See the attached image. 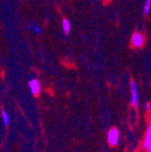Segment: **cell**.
Returning a JSON list of instances; mask_svg holds the SVG:
<instances>
[{"label": "cell", "instance_id": "obj_1", "mask_svg": "<svg viewBox=\"0 0 151 152\" xmlns=\"http://www.w3.org/2000/svg\"><path fill=\"white\" fill-rule=\"evenodd\" d=\"M118 138H119V132H118V130L115 128V127H113V128H111L110 130H109L108 135H107L108 144L111 146V147H114V146L117 145Z\"/></svg>", "mask_w": 151, "mask_h": 152}, {"label": "cell", "instance_id": "obj_2", "mask_svg": "<svg viewBox=\"0 0 151 152\" xmlns=\"http://www.w3.org/2000/svg\"><path fill=\"white\" fill-rule=\"evenodd\" d=\"M130 86H131V104L137 107L139 106V91H137L136 83L132 80Z\"/></svg>", "mask_w": 151, "mask_h": 152}, {"label": "cell", "instance_id": "obj_3", "mask_svg": "<svg viewBox=\"0 0 151 152\" xmlns=\"http://www.w3.org/2000/svg\"><path fill=\"white\" fill-rule=\"evenodd\" d=\"M144 147L148 152H151V121H149L148 127H147L146 135H145Z\"/></svg>", "mask_w": 151, "mask_h": 152}, {"label": "cell", "instance_id": "obj_4", "mask_svg": "<svg viewBox=\"0 0 151 152\" xmlns=\"http://www.w3.org/2000/svg\"><path fill=\"white\" fill-rule=\"evenodd\" d=\"M29 87H30V90L34 95H38L40 93V90H41L40 83L37 79H31L29 83Z\"/></svg>", "mask_w": 151, "mask_h": 152}, {"label": "cell", "instance_id": "obj_5", "mask_svg": "<svg viewBox=\"0 0 151 152\" xmlns=\"http://www.w3.org/2000/svg\"><path fill=\"white\" fill-rule=\"evenodd\" d=\"M132 45H134L135 48H142L143 45H144V37H143L142 34L139 33H134L132 36Z\"/></svg>", "mask_w": 151, "mask_h": 152}, {"label": "cell", "instance_id": "obj_6", "mask_svg": "<svg viewBox=\"0 0 151 152\" xmlns=\"http://www.w3.org/2000/svg\"><path fill=\"white\" fill-rule=\"evenodd\" d=\"M62 28H64V32L66 35H69L70 31H71V24L68 19H64L62 20Z\"/></svg>", "mask_w": 151, "mask_h": 152}, {"label": "cell", "instance_id": "obj_7", "mask_svg": "<svg viewBox=\"0 0 151 152\" xmlns=\"http://www.w3.org/2000/svg\"><path fill=\"white\" fill-rule=\"evenodd\" d=\"M1 118H2V121H3V124H4V126H7V125L10 124V116L5 110H2V111H1Z\"/></svg>", "mask_w": 151, "mask_h": 152}, {"label": "cell", "instance_id": "obj_8", "mask_svg": "<svg viewBox=\"0 0 151 152\" xmlns=\"http://www.w3.org/2000/svg\"><path fill=\"white\" fill-rule=\"evenodd\" d=\"M150 7H151V0H146L145 1V4H144V14L147 15L150 11Z\"/></svg>", "mask_w": 151, "mask_h": 152}, {"label": "cell", "instance_id": "obj_9", "mask_svg": "<svg viewBox=\"0 0 151 152\" xmlns=\"http://www.w3.org/2000/svg\"><path fill=\"white\" fill-rule=\"evenodd\" d=\"M145 109H146V111H149V110L151 109V104L149 102H147L146 104H145Z\"/></svg>", "mask_w": 151, "mask_h": 152}, {"label": "cell", "instance_id": "obj_10", "mask_svg": "<svg viewBox=\"0 0 151 152\" xmlns=\"http://www.w3.org/2000/svg\"><path fill=\"white\" fill-rule=\"evenodd\" d=\"M33 30H34V32H35L36 34H40V32H41L40 28H39V26H35V28H34Z\"/></svg>", "mask_w": 151, "mask_h": 152}]
</instances>
